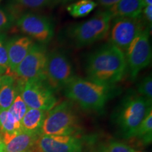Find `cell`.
<instances>
[{
	"instance_id": "6da1fadb",
	"label": "cell",
	"mask_w": 152,
	"mask_h": 152,
	"mask_svg": "<svg viewBox=\"0 0 152 152\" xmlns=\"http://www.w3.org/2000/svg\"><path fill=\"white\" fill-rule=\"evenodd\" d=\"M127 71L125 55L111 43L90 55L85 66L87 79L106 85H115Z\"/></svg>"
},
{
	"instance_id": "7a4b0ae2",
	"label": "cell",
	"mask_w": 152,
	"mask_h": 152,
	"mask_svg": "<svg viewBox=\"0 0 152 152\" xmlns=\"http://www.w3.org/2000/svg\"><path fill=\"white\" fill-rule=\"evenodd\" d=\"M64 94L83 109L99 111L108 101L116 96L118 87L74 76L64 87Z\"/></svg>"
},
{
	"instance_id": "3957f363",
	"label": "cell",
	"mask_w": 152,
	"mask_h": 152,
	"mask_svg": "<svg viewBox=\"0 0 152 152\" xmlns=\"http://www.w3.org/2000/svg\"><path fill=\"white\" fill-rule=\"evenodd\" d=\"M151 111V102L140 94L125 96L117 107L114 115L115 124L121 135L133 137L138 127Z\"/></svg>"
},
{
	"instance_id": "277c9868",
	"label": "cell",
	"mask_w": 152,
	"mask_h": 152,
	"mask_svg": "<svg viewBox=\"0 0 152 152\" xmlns=\"http://www.w3.org/2000/svg\"><path fill=\"white\" fill-rule=\"evenodd\" d=\"M79 130L78 116L73 104L64 101L47 113L40 135H74Z\"/></svg>"
},
{
	"instance_id": "5b68a950",
	"label": "cell",
	"mask_w": 152,
	"mask_h": 152,
	"mask_svg": "<svg viewBox=\"0 0 152 152\" xmlns=\"http://www.w3.org/2000/svg\"><path fill=\"white\" fill-rule=\"evenodd\" d=\"M111 19L108 11L100 12L88 20L71 25L66 34L76 47L87 46L106 37Z\"/></svg>"
},
{
	"instance_id": "8992f818",
	"label": "cell",
	"mask_w": 152,
	"mask_h": 152,
	"mask_svg": "<svg viewBox=\"0 0 152 152\" xmlns=\"http://www.w3.org/2000/svg\"><path fill=\"white\" fill-rule=\"evenodd\" d=\"M17 81L19 94L28 109L49 111L58 104L54 90L46 83L45 77Z\"/></svg>"
},
{
	"instance_id": "52a82bcc",
	"label": "cell",
	"mask_w": 152,
	"mask_h": 152,
	"mask_svg": "<svg viewBox=\"0 0 152 152\" xmlns=\"http://www.w3.org/2000/svg\"><path fill=\"white\" fill-rule=\"evenodd\" d=\"M149 26H147L137 35L125 53L127 62V71L131 79H136L137 76L151 63V47L149 40Z\"/></svg>"
},
{
	"instance_id": "ba28073f",
	"label": "cell",
	"mask_w": 152,
	"mask_h": 152,
	"mask_svg": "<svg viewBox=\"0 0 152 152\" xmlns=\"http://www.w3.org/2000/svg\"><path fill=\"white\" fill-rule=\"evenodd\" d=\"M74 76L73 65L66 55L58 51L48 53L44 77L53 90L64 88Z\"/></svg>"
},
{
	"instance_id": "9c48e42d",
	"label": "cell",
	"mask_w": 152,
	"mask_h": 152,
	"mask_svg": "<svg viewBox=\"0 0 152 152\" xmlns=\"http://www.w3.org/2000/svg\"><path fill=\"white\" fill-rule=\"evenodd\" d=\"M16 26L23 33L42 45L49 42L54 35L52 21L46 16L33 13H26L18 17Z\"/></svg>"
},
{
	"instance_id": "30bf717a",
	"label": "cell",
	"mask_w": 152,
	"mask_h": 152,
	"mask_svg": "<svg viewBox=\"0 0 152 152\" xmlns=\"http://www.w3.org/2000/svg\"><path fill=\"white\" fill-rule=\"evenodd\" d=\"M144 29L140 18H115L110 33V43L125 54L134 38Z\"/></svg>"
},
{
	"instance_id": "8fae6325",
	"label": "cell",
	"mask_w": 152,
	"mask_h": 152,
	"mask_svg": "<svg viewBox=\"0 0 152 152\" xmlns=\"http://www.w3.org/2000/svg\"><path fill=\"white\" fill-rule=\"evenodd\" d=\"M47 56L46 47L42 44H35L16 68L14 73L21 80L45 77Z\"/></svg>"
},
{
	"instance_id": "7c38bea8",
	"label": "cell",
	"mask_w": 152,
	"mask_h": 152,
	"mask_svg": "<svg viewBox=\"0 0 152 152\" xmlns=\"http://www.w3.org/2000/svg\"><path fill=\"white\" fill-rule=\"evenodd\" d=\"M35 146L39 152H82L83 147L75 135H39Z\"/></svg>"
},
{
	"instance_id": "4fadbf2b",
	"label": "cell",
	"mask_w": 152,
	"mask_h": 152,
	"mask_svg": "<svg viewBox=\"0 0 152 152\" xmlns=\"http://www.w3.org/2000/svg\"><path fill=\"white\" fill-rule=\"evenodd\" d=\"M35 45L33 39L28 36H16L6 42L8 55L9 71L14 73L16 68L23 60Z\"/></svg>"
},
{
	"instance_id": "5bb4252c",
	"label": "cell",
	"mask_w": 152,
	"mask_h": 152,
	"mask_svg": "<svg viewBox=\"0 0 152 152\" xmlns=\"http://www.w3.org/2000/svg\"><path fill=\"white\" fill-rule=\"evenodd\" d=\"M5 144V152L29 151L35 146L39 134L18 131L12 134H0Z\"/></svg>"
},
{
	"instance_id": "9a60e30c",
	"label": "cell",
	"mask_w": 152,
	"mask_h": 152,
	"mask_svg": "<svg viewBox=\"0 0 152 152\" xmlns=\"http://www.w3.org/2000/svg\"><path fill=\"white\" fill-rule=\"evenodd\" d=\"M144 5L142 0H121L109 9L112 18L125 17L130 18H141Z\"/></svg>"
},
{
	"instance_id": "2e32d148",
	"label": "cell",
	"mask_w": 152,
	"mask_h": 152,
	"mask_svg": "<svg viewBox=\"0 0 152 152\" xmlns=\"http://www.w3.org/2000/svg\"><path fill=\"white\" fill-rule=\"evenodd\" d=\"M18 93V81L16 77L6 73L0 86V111L8 110Z\"/></svg>"
},
{
	"instance_id": "e0dca14e",
	"label": "cell",
	"mask_w": 152,
	"mask_h": 152,
	"mask_svg": "<svg viewBox=\"0 0 152 152\" xmlns=\"http://www.w3.org/2000/svg\"><path fill=\"white\" fill-rule=\"evenodd\" d=\"M46 115L47 111L42 110L28 109L20 121L22 130L40 135V130Z\"/></svg>"
},
{
	"instance_id": "ac0fdd59",
	"label": "cell",
	"mask_w": 152,
	"mask_h": 152,
	"mask_svg": "<svg viewBox=\"0 0 152 152\" xmlns=\"http://www.w3.org/2000/svg\"><path fill=\"white\" fill-rule=\"evenodd\" d=\"M97 7L93 0H79L67 7V11L74 18H81L90 14Z\"/></svg>"
},
{
	"instance_id": "d6986e66",
	"label": "cell",
	"mask_w": 152,
	"mask_h": 152,
	"mask_svg": "<svg viewBox=\"0 0 152 152\" xmlns=\"http://www.w3.org/2000/svg\"><path fill=\"white\" fill-rule=\"evenodd\" d=\"M21 130L20 123L14 118L8 110L0 111V134H12Z\"/></svg>"
},
{
	"instance_id": "ffe728a7",
	"label": "cell",
	"mask_w": 152,
	"mask_h": 152,
	"mask_svg": "<svg viewBox=\"0 0 152 152\" xmlns=\"http://www.w3.org/2000/svg\"><path fill=\"white\" fill-rule=\"evenodd\" d=\"M134 137L138 138L144 144L151 143L152 140V111L147 114L138 127Z\"/></svg>"
},
{
	"instance_id": "44dd1931",
	"label": "cell",
	"mask_w": 152,
	"mask_h": 152,
	"mask_svg": "<svg viewBox=\"0 0 152 152\" xmlns=\"http://www.w3.org/2000/svg\"><path fill=\"white\" fill-rule=\"evenodd\" d=\"M28 109V107L24 102V101L23 100L21 96L18 93L10 108L8 109V111L10 112L11 115L14 116L17 121L20 123L23 117L27 112Z\"/></svg>"
},
{
	"instance_id": "7402d4cb",
	"label": "cell",
	"mask_w": 152,
	"mask_h": 152,
	"mask_svg": "<svg viewBox=\"0 0 152 152\" xmlns=\"http://www.w3.org/2000/svg\"><path fill=\"white\" fill-rule=\"evenodd\" d=\"M97 152H132V147L118 141H110L100 146Z\"/></svg>"
},
{
	"instance_id": "603a6c76",
	"label": "cell",
	"mask_w": 152,
	"mask_h": 152,
	"mask_svg": "<svg viewBox=\"0 0 152 152\" xmlns=\"http://www.w3.org/2000/svg\"><path fill=\"white\" fill-rule=\"evenodd\" d=\"M139 94L144 96L148 100L152 101V77L151 75L144 77L139 83L137 86Z\"/></svg>"
},
{
	"instance_id": "cb8c5ba5",
	"label": "cell",
	"mask_w": 152,
	"mask_h": 152,
	"mask_svg": "<svg viewBox=\"0 0 152 152\" xmlns=\"http://www.w3.org/2000/svg\"><path fill=\"white\" fill-rule=\"evenodd\" d=\"M20 7L26 9H37L47 7L54 3V0H16Z\"/></svg>"
},
{
	"instance_id": "d4e9b609",
	"label": "cell",
	"mask_w": 152,
	"mask_h": 152,
	"mask_svg": "<svg viewBox=\"0 0 152 152\" xmlns=\"http://www.w3.org/2000/svg\"><path fill=\"white\" fill-rule=\"evenodd\" d=\"M14 22L12 15L0 8V32L10 28Z\"/></svg>"
},
{
	"instance_id": "484cf974",
	"label": "cell",
	"mask_w": 152,
	"mask_h": 152,
	"mask_svg": "<svg viewBox=\"0 0 152 152\" xmlns=\"http://www.w3.org/2000/svg\"><path fill=\"white\" fill-rule=\"evenodd\" d=\"M0 66L6 68L9 71L8 55L6 48V42L4 36L1 34H0Z\"/></svg>"
},
{
	"instance_id": "4316f807",
	"label": "cell",
	"mask_w": 152,
	"mask_h": 152,
	"mask_svg": "<svg viewBox=\"0 0 152 152\" xmlns=\"http://www.w3.org/2000/svg\"><path fill=\"white\" fill-rule=\"evenodd\" d=\"M144 15V20L147 21L149 25L150 28H151V23H152V4L148 5L147 7H144L143 11H142Z\"/></svg>"
},
{
	"instance_id": "83f0119b",
	"label": "cell",
	"mask_w": 152,
	"mask_h": 152,
	"mask_svg": "<svg viewBox=\"0 0 152 152\" xmlns=\"http://www.w3.org/2000/svg\"><path fill=\"white\" fill-rule=\"evenodd\" d=\"M121 0H97L98 3L101 6L105 7V8H111L115 4H116L118 2Z\"/></svg>"
},
{
	"instance_id": "f1b7e54d",
	"label": "cell",
	"mask_w": 152,
	"mask_h": 152,
	"mask_svg": "<svg viewBox=\"0 0 152 152\" xmlns=\"http://www.w3.org/2000/svg\"><path fill=\"white\" fill-rule=\"evenodd\" d=\"M0 152H5V144L0 135Z\"/></svg>"
},
{
	"instance_id": "f546056e",
	"label": "cell",
	"mask_w": 152,
	"mask_h": 152,
	"mask_svg": "<svg viewBox=\"0 0 152 152\" xmlns=\"http://www.w3.org/2000/svg\"><path fill=\"white\" fill-rule=\"evenodd\" d=\"M142 3H143L144 7H147L148 5H151L152 0H142Z\"/></svg>"
},
{
	"instance_id": "4dcf8cb0",
	"label": "cell",
	"mask_w": 152,
	"mask_h": 152,
	"mask_svg": "<svg viewBox=\"0 0 152 152\" xmlns=\"http://www.w3.org/2000/svg\"><path fill=\"white\" fill-rule=\"evenodd\" d=\"M8 71V70L4 67L2 66H0V75H4V74L7 73V72Z\"/></svg>"
},
{
	"instance_id": "1f68e13d",
	"label": "cell",
	"mask_w": 152,
	"mask_h": 152,
	"mask_svg": "<svg viewBox=\"0 0 152 152\" xmlns=\"http://www.w3.org/2000/svg\"><path fill=\"white\" fill-rule=\"evenodd\" d=\"M4 75L5 74H4V75H0V86H1V83H2V82H3L4 77Z\"/></svg>"
},
{
	"instance_id": "d6a6232c",
	"label": "cell",
	"mask_w": 152,
	"mask_h": 152,
	"mask_svg": "<svg viewBox=\"0 0 152 152\" xmlns=\"http://www.w3.org/2000/svg\"><path fill=\"white\" fill-rule=\"evenodd\" d=\"M71 0H54V1H61V2H67V1H70Z\"/></svg>"
},
{
	"instance_id": "836d02e7",
	"label": "cell",
	"mask_w": 152,
	"mask_h": 152,
	"mask_svg": "<svg viewBox=\"0 0 152 152\" xmlns=\"http://www.w3.org/2000/svg\"><path fill=\"white\" fill-rule=\"evenodd\" d=\"M132 152H145V151H138V150H136L132 148Z\"/></svg>"
},
{
	"instance_id": "e575fe53",
	"label": "cell",
	"mask_w": 152,
	"mask_h": 152,
	"mask_svg": "<svg viewBox=\"0 0 152 152\" xmlns=\"http://www.w3.org/2000/svg\"><path fill=\"white\" fill-rule=\"evenodd\" d=\"M26 152H31V151H26Z\"/></svg>"
}]
</instances>
